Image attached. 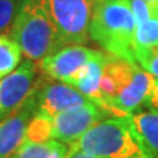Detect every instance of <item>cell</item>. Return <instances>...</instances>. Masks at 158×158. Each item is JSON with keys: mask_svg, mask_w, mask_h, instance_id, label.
Wrapping results in <instances>:
<instances>
[{"mask_svg": "<svg viewBox=\"0 0 158 158\" xmlns=\"http://www.w3.org/2000/svg\"><path fill=\"white\" fill-rule=\"evenodd\" d=\"M153 85L154 78L137 63L108 54L99 83L102 108L111 116H132L146 104Z\"/></svg>", "mask_w": 158, "mask_h": 158, "instance_id": "6da1fadb", "label": "cell"}, {"mask_svg": "<svg viewBox=\"0 0 158 158\" xmlns=\"http://www.w3.org/2000/svg\"><path fill=\"white\" fill-rule=\"evenodd\" d=\"M135 29L131 0H99L92 6L88 34L111 56L137 63L133 50Z\"/></svg>", "mask_w": 158, "mask_h": 158, "instance_id": "7a4b0ae2", "label": "cell"}, {"mask_svg": "<svg viewBox=\"0 0 158 158\" xmlns=\"http://www.w3.org/2000/svg\"><path fill=\"white\" fill-rule=\"evenodd\" d=\"M9 33L25 58L37 63L65 48L45 0H21Z\"/></svg>", "mask_w": 158, "mask_h": 158, "instance_id": "3957f363", "label": "cell"}, {"mask_svg": "<svg viewBox=\"0 0 158 158\" xmlns=\"http://www.w3.org/2000/svg\"><path fill=\"white\" fill-rule=\"evenodd\" d=\"M131 117L104 118L90 128L70 148L95 158H133L144 154Z\"/></svg>", "mask_w": 158, "mask_h": 158, "instance_id": "277c9868", "label": "cell"}, {"mask_svg": "<svg viewBox=\"0 0 158 158\" xmlns=\"http://www.w3.org/2000/svg\"><path fill=\"white\" fill-rule=\"evenodd\" d=\"M49 15L65 46L88 41L92 6L90 0H45Z\"/></svg>", "mask_w": 158, "mask_h": 158, "instance_id": "5b68a950", "label": "cell"}, {"mask_svg": "<svg viewBox=\"0 0 158 158\" xmlns=\"http://www.w3.org/2000/svg\"><path fill=\"white\" fill-rule=\"evenodd\" d=\"M108 113L95 103L73 108L52 117V140L73 145L95 124L107 118Z\"/></svg>", "mask_w": 158, "mask_h": 158, "instance_id": "8992f818", "label": "cell"}, {"mask_svg": "<svg viewBox=\"0 0 158 158\" xmlns=\"http://www.w3.org/2000/svg\"><path fill=\"white\" fill-rule=\"evenodd\" d=\"M40 71L37 62L25 58L11 74L0 79V121L31 95Z\"/></svg>", "mask_w": 158, "mask_h": 158, "instance_id": "52a82bcc", "label": "cell"}, {"mask_svg": "<svg viewBox=\"0 0 158 158\" xmlns=\"http://www.w3.org/2000/svg\"><path fill=\"white\" fill-rule=\"evenodd\" d=\"M37 111L53 117L61 112L85 106L90 100L77 88L63 82H54L48 77H40L34 86Z\"/></svg>", "mask_w": 158, "mask_h": 158, "instance_id": "ba28073f", "label": "cell"}, {"mask_svg": "<svg viewBox=\"0 0 158 158\" xmlns=\"http://www.w3.org/2000/svg\"><path fill=\"white\" fill-rule=\"evenodd\" d=\"M98 54L99 52L91 48L69 45L45 57L41 62H38V66L45 77L53 81L69 83V81Z\"/></svg>", "mask_w": 158, "mask_h": 158, "instance_id": "9c48e42d", "label": "cell"}, {"mask_svg": "<svg viewBox=\"0 0 158 158\" xmlns=\"http://www.w3.org/2000/svg\"><path fill=\"white\" fill-rule=\"evenodd\" d=\"M36 112L37 100L33 88L31 95L0 121V158H11L20 148L25 140L28 125Z\"/></svg>", "mask_w": 158, "mask_h": 158, "instance_id": "30bf717a", "label": "cell"}, {"mask_svg": "<svg viewBox=\"0 0 158 158\" xmlns=\"http://www.w3.org/2000/svg\"><path fill=\"white\" fill-rule=\"evenodd\" d=\"M107 56L108 54L99 52L98 56L90 59L67 83V85L73 86L74 88H77L88 100L95 103L100 108H102V96H100V91H99V83H100L103 67H104Z\"/></svg>", "mask_w": 158, "mask_h": 158, "instance_id": "8fae6325", "label": "cell"}, {"mask_svg": "<svg viewBox=\"0 0 158 158\" xmlns=\"http://www.w3.org/2000/svg\"><path fill=\"white\" fill-rule=\"evenodd\" d=\"M131 118L142 152L149 158H158V113L150 110L140 111Z\"/></svg>", "mask_w": 158, "mask_h": 158, "instance_id": "7c38bea8", "label": "cell"}, {"mask_svg": "<svg viewBox=\"0 0 158 158\" xmlns=\"http://www.w3.org/2000/svg\"><path fill=\"white\" fill-rule=\"evenodd\" d=\"M154 49H158V17L152 16L148 21L136 25L133 50L136 54Z\"/></svg>", "mask_w": 158, "mask_h": 158, "instance_id": "4fadbf2b", "label": "cell"}, {"mask_svg": "<svg viewBox=\"0 0 158 158\" xmlns=\"http://www.w3.org/2000/svg\"><path fill=\"white\" fill-rule=\"evenodd\" d=\"M21 49L8 34H0V79L11 74L20 65Z\"/></svg>", "mask_w": 158, "mask_h": 158, "instance_id": "5bb4252c", "label": "cell"}, {"mask_svg": "<svg viewBox=\"0 0 158 158\" xmlns=\"http://www.w3.org/2000/svg\"><path fill=\"white\" fill-rule=\"evenodd\" d=\"M50 141L37 142L24 140V142L13 153L11 158H48L49 150H50Z\"/></svg>", "mask_w": 158, "mask_h": 158, "instance_id": "9a60e30c", "label": "cell"}, {"mask_svg": "<svg viewBox=\"0 0 158 158\" xmlns=\"http://www.w3.org/2000/svg\"><path fill=\"white\" fill-rule=\"evenodd\" d=\"M21 0H0V32L11 28Z\"/></svg>", "mask_w": 158, "mask_h": 158, "instance_id": "2e32d148", "label": "cell"}, {"mask_svg": "<svg viewBox=\"0 0 158 158\" xmlns=\"http://www.w3.org/2000/svg\"><path fill=\"white\" fill-rule=\"evenodd\" d=\"M135 58L136 62L142 67V70L150 74L153 78L158 79V49L136 53Z\"/></svg>", "mask_w": 158, "mask_h": 158, "instance_id": "e0dca14e", "label": "cell"}, {"mask_svg": "<svg viewBox=\"0 0 158 158\" xmlns=\"http://www.w3.org/2000/svg\"><path fill=\"white\" fill-rule=\"evenodd\" d=\"M131 7H132L133 16H135L136 25L148 21L153 16L149 6H148L144 0H131Z\"/></svg>", "mask_w": 158, "mask_h": 158, "instance_id": "ac0fdd59", "label": "cell"}, {"mask_svg": "<svg viewBox=\"0 0 158 158\" xmlns=\"http://www.w3.org/2000/svg\"><path fill=\"white\" fill-rule=\"evenodd\" d=\"M48 158H70V146L57 140H52Z\"/></svg>", "mask_w": 158, "mask_h": 158, "instance_id": "d6986e66", "label": "cell"}, {"mask_svg": "<svg viewBox=\"0 0 158 158\" xmlns=\"http://www.w3.org/2000/svg\"><path fill=\"white\" fill-rule=\"evenodd\" d=\"M149 107L150 111H154L158 113V79L154 78V85H153V90H152V94L149 99H148L146 104Z\"/></svg>", "mask_w": 158, "mask_h": 158, "instance_id": "ffe728a7", "label": "cell"}, {"mask_svg": "<svg viewBox=\"0 0 158 158\" xmlns=\"http://www.w3.org/2000/svg\"><path fill=\"white\" fill-rule=\"evenodd\" d=\"M70 158H95V157L86 154V153H83L81 150H77L74 148H70Z\"/></svg>", "mask_w": 158, "mask_h": 158, "instance_id": "44dd1931", "label": "cell"}, {"mask_svg": "<svg viewBox=\"0 0 158 158\" xmlns=\"http://www.w3.org/2000/svg\"><path fill=\"white\" fill-rule=\"evenodd\" d=\"M144 2L148 4V6H149L153 16L158 17V0H144Z\"/></svg>", "mask_w": 158, "mask_h": 158, "instance_id": "7402d4cb", "label": "cell"}, {"mask_svg": "<svg viewBox=\"0 0 158 158\" xmlns=\"http://www.w3.org/2000/svg\"><path fill=\"white\" fill-rule=\"evenodd\" d=\"M133 158H149V157H148V156L145 154V153H144V154H141V156H137V157H133Z\"/></svg>", "mask_w": 158, "mask_h": 158, "instance_id": "603a6c76", "label": "cell"}, {"mask_svg": "<svg viewBox=\"0 0 158 158\" xmlns=\"http://www.w3.org/2000/svg\"><path fill=\"white\" fill-rule=\"evenodd\" d=\"M99 2V0H90V3H91V6H94V4H95V3H98Z\"/></svg>", "mask_w": 158, "mask_h": 158, "instance_id": "cb8c5ba5", "label": "cell"}]
</instances>
